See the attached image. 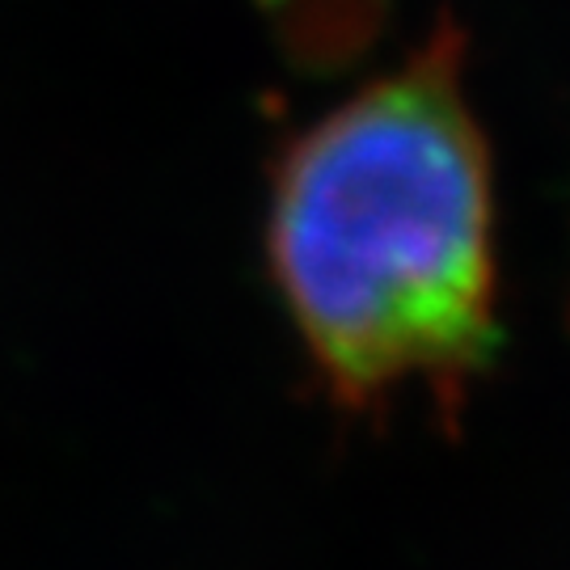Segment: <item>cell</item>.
<instances>
[{
    "mask_svg": "<svg viewBox=\"0 0 570 570\" xmlns=\"http://www.w3.org/2000/svg\"><path fill=\"white\" fill-rule=\"evenodd\" d=\"M271 266L330 393L351 410L428 385L461 402L499 346L494 178L440 30L287 148Z\"/></svg>",
    "mask_w": 570,
    "mask_h": 570,
    "instance_id": "1",
    "label": "cell"
}]
</instances>
